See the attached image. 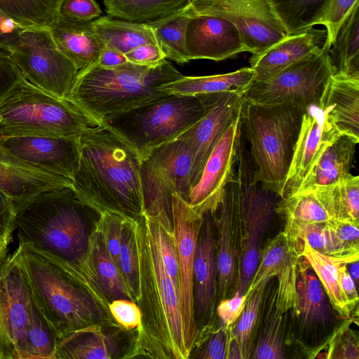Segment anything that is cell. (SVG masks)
Wrapping results in <instances>:
<instances>
[{
    "mask_svg": "<svg viewBox=\"0 0 359 359\" xmlns=\"http://www.w3.org/2000/svg\"><path fill=\"white\" fill-rule=\"evenodd\" d=\"M79 165L72 188L102 211L137 219L144 212L137 151L103 123L79 137Z\"/></svg>",
    "mask_w": 359,
    "mask_h": 359,
    "instance_id": "obj_1",
    "label": "cell"
},
{
    "mask_svg": "<svg viewBox=\"0 0 359 359\" xmlns=\"http://www.w3.org/2000/svg\"><path fill=\"white\" fill-rule=\"evenodd\" d=\"M14 252L27 291L57 340L104 319L100 303L71 264L29 243L19 242Z\"/></svg>",
    "mask_w": 359,
    "mask_h": 359,
    "instance_id": "obj_2",
    "label": "cell"
},
{
    "mask_svg": "<svg viewBox=\"0 0 359 359\" xmlns=\"http://www.w3.org/2000/svg\"><path fill=\"white\" fill-rule=\"evenodd\" d=\"M136 240L142 313L137 342L155 358L187 359L179 292L143 215L137 219Z\"/></svg>",
    "mask_w": 359,
    "mask_h": 359,
    "instance_id": "obj_3",
    "label": "cell"
},
{
    "mask_svg": "<svg viewBox=\"0 0 359 359\" xmlns=\"http://www.w3.org/2000/svg\"><path fill=\"white\" fill-rule=\"evenodd\" d=\"M93 209L72 187L43 191L15 212L18 241L76 264L87 252L88 219Z\"/></svg>",
    "mask_w": 359,
    "mask_h": 359,
    "instance_id": "obj_4",
    "label": "cell"
},
{
    "mask_svg": "<svg viewBox=\"0 0 359 359\" xmlns=\"http://www.w3.org/2000/svg\"><path fill=\"white\" fill-rule=\"evenodd\" d=\"M183 76L167 59L153 66L127 62L116 67L102 68L93 64L79 71L69 98L102 121L167 94L161 87Z\"/></svg>",
    "mask_w": 359,
    "mask_h": 359,
    "instance_id": "obj_5",
    "label": "cell"
},
{
    "mask_svg": "<svg viewBox=\"0 0 359 359\" xmlns=\"http://www.w3.org/2000/svg\"><path fill=\"white\" fill-rule=\"evenodd\" d=\"M306 110L285 104H258L244 99L243 127L250 143L254 180L280 198Z\"/></svg>",
    "mask_w": 359,
    "mask_h": 359,
    "instance_id": "obj_6",
    "label": "cell"
},
{
    "mask_svg": "<svg viewBox=\"0 0 359 359\" xmlns=\"http://www.w3.org/2000/svg\"><path fill=\"white\" fill-rule=\"evenodd\" d=\"M102 123L69 98L48 93L23 77L0 102V136L79 138Z\"/></svg>",
    "mask_w": 359,
    "mask_h": 359,
    "instance_id": "obj_7",
    "label": "cell"
},
{
    "mask_svg": "<svg viewBox=\"0 0 359 359\" xmlns=\"http://www.w3.org/2000/svg\"><path fill=\"white\" fill-rule=\"evenodd\" d=\"M206 93L163 96L110 115L102 122L124 139L141 158L154 148L170 142L204 116Z\"/></svg>",
    "mask_w": 359,
    "mask_h": 359,
    "instance_id": "obj_8",
    "label": "cell"
},
{
    "mask_svg": "<svg viewBox=\"0 0 359 359\" xmlns=\"http://www.w3.org/2000/svg\"><path fill=\"white\" fill-rule=\"evenodd\" d=\"M191 165L189 149L178 137L142 157L140 176L144 212L161 223L172 224V195L188 202Z\"/></svg>",
    "mask_w": 359,
    "mask_h": 359,
    "instance_id": "obj_9",
    "label": "cell"
},
{
    "mask_svg": "<svg viewBox=\"0 0 359 359\" xmlns=\"http://www.w3.org/2000/svg\"><path fill=\"white\" fill-rule=\"evenodd\" d=\"M333 68L323 46L317 52L296 62L263 81H252L244 99L262 105L291 104L307 109L320 107Z\"/></svg>",
    "mask_w": 359,
    "mask_h": 359,
    "instance_id": "obj_10",
    "label": "cell"
},
{
    "mask_svg": "<svg viewBox=\"0 0 359 359\" xmlns=\"http://www.w3.org/2000/svg\"><path fill=\"white\" fill-rule=\"evenodd\" d=\"M241 139L236 161L237 177L243 190L242 219L239 234L238 279L235 292L245 294L259 264L263 238L276 212L269 191L258 188L254 165Z\"/></svg>",
    "mask_w": 359,
    "mask_h": 359,
    "instance_id": "obj_11",
    "label": "cell"
},
{
    "mask_svg": "<svg viewBox=\"0 0 359 359\" xmlns=\"http://www.w3.org/2000/svg\"><path fill=\"white\" fill-rule=\"evenodd\" d=\"M22 77L55 96L69 98L79 70L57 47L49 28H25L9 49Z\"/></svg>",
    "mask_w": 359,
    "mask_h": 359,
    "instance_id": "obj_12",
    "label": "cell"
},
{
    "mask_svg": "<svg viewBox=\"0 0 359 359\" xmlns=\"http://www.w3.org/2000/svg\"><path fill=\"white\" fill-rule=\"evenodd\" d=\"M184 11L190 16L212 15L229 20L252 55L264 53L287 36L268 0H191Z\"/></svg>",
    "mask_w": 359,
    "mask_h": 359,
    "instance_id": "obj_13",
    "label": "cell"
},
{
    "mask_svg": "<svg viewBox=\"0 0 359 359\" xmlns=\"http://www.w3.org/2000/svg\"><path fill=\"white\" fill-rule=\"evenodd\" d=\"M172 220L178 257L179 299L184 342L190 356L199 337L196 321L194 261L203 215L196 212L187 201L174 194Z\"/></svg>",
    "mask_w": 359,
    "mask_h": 359,
    "instance_id": "obj_14",
    "label": "cell"
},
{
    "mask_svg": "<svg viewBox=\"0 0 359 359\" xmlns=\"http://www.w3.org/2000/svg\"><path fill=\"white\" fill-rule=\"evenodd\" d=\"M29 295L15 252L0 264V359H29Z\"/></svg>",
    "mask_w": 359,
    "mask_h": 359,
    "instance_id": "obj_15",
    "label": "cell"
},
{
    "mask_svg": "<svg viewBox=\"0 0 359 359\" xmlns=\"http://www.w3.org/2000/svg\"><path fill=\"white\" fill-rule=\"evenodd\" d=\"M244 90L206 93L208 110L194 126L177 137L188 146L192 158L190 184L199 181L211 151L233 121L242 112Z\"/></svg>",
    "mask_w": 359,
    "mask_h": 359,
    "instance_id": "obj_16",
    "label": "cell"
},
{
    "mask_svg": "<svg viewBox=\"0 0 359 359\" xmlns=\"http://www.w3.org/2000/svg\"><path fill=\"white\" fill-rule=\"evenodd\" d=\"M243 190L236 172L226 187L215 217L217 286L215 300L229 298L236 292L238 279L239 230L242 219Z\"/></svg>",
    "mask_w": 359,
    "mask_h": 359,
    "instance_id": "obj_17",
    "label": "cell"
},
{
    "mask_svg": "<svg viewBox=\"0 0 359 359\" xmlns=\"http://www.w3.org/2000/svg\"><path fill=\"white\" fill-rule=\"evenodd\" d=\"M243 132L242 112L229 125L211 151L188 203L198 212H214L234 175Z\"/></svg>",
    "mask_w": 359,
    "mask_h": 359,
    "instance_id": "obj_18",
    "label": "cell"
},
{
    "mask_svg": "<svg viewBox=\"0 0 359 359\" xmlns=\"http://www.w3.org/2000/svg\"><path fill=\"white\" fill-rule=\"evenodd\" d=\"M78 139L46 135L0 136V148L22 161L72 179L79 165Z\"/></svg>",
    "mask_w": 359,
    "mask_h": 359,
    "instance_id": "obj_19",
    "label": "cell"
},
{
    "mask_svg": "<svg viewBox=\"0 0 359 359\" xmlns=\"http://www.w3.org/2000/svg\"><path fill=\"white\" fill-rule=\"evenodd\" d=\"M340 135L325 111L316 106H311L305 111L283 198L297 192L322 153Z\"/></svg>",
    "mask_w": 359,
    "mask_h": 359,
    "instance_id": "obj_20",
    "label": "cell"
},
{
    "mask_svg": "<svg viewBox=\"0 0 359 359\" xmlns=\"http://www.w3.org/2000/svg\"><path fill=\"white\" fill-rule=\"evenodd\" d=\"M249 52L238 28L217 16H191L186 32L185 53L188 62L208 59L221 61Z\"/></svg>",
    "mask_w": 359,
    "mask_h": 359,
    "instance_id": "obj_21",
    "label": "cell"
},
{
    "mask_svg": "<svg viewBox=\"0 0 359 359\" xmlns=\"http://www.w3.org/2000/svg\"><path fill=\"white\" fill-rule=\"evenodd\" d=\"M301 255L292 248L283 231L267 242L262 250L259 261L245 295L250 293L265 278H277L275 290L276 309L283 314L293 310L298 259Z\"/></svg>",
    "mask_w": 359,
    "mask_h": 359,
    "instance_id": "obj_22",
    "label": "cell"
},
{
    "mask_svg": "<svg viewBox=\"0 0 359 359\" xmlns=\"http://www.w3.org/2000/svg\"><path fill=\"white\" fill-rule=\"evenodd\" d=\"M72 186V179L22 161L0 148V190L11 201L15 214L43 191Z\"/></svg>",
    "mask_w": 359,
    "mask_h": 359,
    "instance_id": "obj_23",
    "label": "cell"
},
{
    "mask_svg": "<svg viewBox=\"0 0 359 359\" xmlns=\"http://www.w3.org/2000/svg\"><path fill=\"white\" fill-rule=\"evenodd\" d=\"M211 217L210 212L203 215L194 261L195 311L201 324L212 316L217 290L216 241Z\"/></svg>",
    "mask_w": 359,
    "mask_h": 359,
    "instance_id": "obj_24",
    "label": "cell"
},
{
    "mask_svg": "<svg viewBox=\"0 0 359 359\" xmlns=\"http://www.w3.org/2000/svg\"><path fill=\"white\" fill-rule=\"evenodd\" d=\"M326 40V31L310 29L302 34L287 36L264 53L250 58L255 73L252 81H263L296 62L317 52Z\"/></svg>",
    "mask_w": 359,
    "mask_h": 359,
    "instance_id": "obj_25",
    "label": "cell"
},
{
    "mask_svg": "<svg viewBox=\"0 0 359 359\" xmlns=\"http://www.w3.org/2000/svg\"><path fill=\"white\" fill-rule=\"evenodd\" d=\"M49 29L59 49L79 71L96 63L104 44L92 22L76 21L60 15Z\"/></svg>",
    "mask_w": 359,
    "mask_h": 359,
    "instance_id": "obj_26",
    "label": "cell"
},
{
    "mask_svg": "<svg viewBox=\"0 0 359 359\" xmlns=\"http://www.w3.org/2000/svg\"><path fill=\"white\" fill-rule=\"evenodd\" d=\"M320 108L340 134L359 139V81L332 76Z\"/></svg>",
    "mask_w": 359,
    "mask_h": 359,
    "instance_id": "obj_27",
    "label": "cell"
},
{
    "mask_svg": "<svg viewBox=\"0 0 359 359\" xmlns=\"http://www.w3.org/2000/svg\"><path fill=\"white\" fill-rule=\"evenodd\" d=\"M359 139L341 134L322 153L299 191L313 190L349 177Z\"/></svg>",
    "mask_w": 359,
    "mask_h": 359,
    "instance_id": "obj_28",
    "label": "cell"
},
{
    "mask_svg": "<svg viewBox=\"0 0 359 359\" xmlns=\"http://www.w3.org/2000/svg\"><path fill=\"white\" fill-rule=\"evenodd\" d=\"M297 269L294 314L304 327L326 325L330 319V309L320 280L302 255Z\"/></svg>",
    "mask_w": 359,
    "mask_h": 359,
    "instance_id": "obj_29",
    "label": "cell"
},
{
    "mask_svg": "<svg viewBox=\"0 0 359 359\" xmlns=\"http://www.w3.org/2000/svg\"><path fill=\"white\" fill-rule=\"evenodd\" d=\"M116 337L104 333L99 325L74 331L57 340L53 359H107L116 357Z\"/></svg>",
    "mask_w": 359,
    "mask_h": 359,
    "instance_id": "obj_30",
    "label": "cell"
},
{
    "mask_svg": "<svg viewBox=\"0 0 359 359\" xmlns=\"http://www.w3.org/2000/svg\"><path fill=\"white\" fill-rule=\"evenodd\" d=\"M359 4L345 19L327 49L334 76L359 81Z\"/></svg>",
    "mask_w": 359,
    "mask_h": 359,
    "instance_id": "obj_31",
    "label": "cell"
},
{
    "mask_svg": "<svg viewBox=\"0 0 359 359\" xmlns=\"http://www.w3.org/2000/svg\"><path fill=\"white\" fill-rule=\"evenodd\" d=\"M95 227L88 237L86 257L100 289L111 302L117 299L133 301L118 266L109 254L100 231Z\"/></svg>",
    "mask_w": 359,
    "mask_h": 359,
    "instance_id": "obj_32",
    "label": "cell"
},
{
    "mask_svg": "<svg viewBox=\"0 0 359 359\" xmlns=\"http://www.w3.org/2000/svg\"><path fill=\"white\" fill-rule=\"evenodd\" d=\"M91 22L104 46L123 54L143 44L158 45L150 23L133 22L109 15L100 16Z\"/></svg>",
    "mask_w": 359,
    "mask_h": 359,
    "instance_id": "obj_33",
    "label": "cell"
},
{
    "mask_svg": "<svg viewBox=\"0 0 359 359\" xmlns=\"http://www.w3.org/2000/svg\"><path fill=\"white\" fill-rule=\"evenodd\" d=\"M255 71L250 67L217 75L188 76L163 85L161 90L166 93L183 95L218 93L233 89L245 91L254 80Z\"/></svg>",
    "mask_w": 359,
    "mask_h": 359,
    "instance_id": "obj_34",
    "label": "cell"
},
{
    "mask_svg": "<svg viewBox=\"0 0 359 359\" xmlns=\"http://www.w3.org/2000/svg\"><path fill=\"white\" fill-rule=\"evenodd\" d=\"M276 212L285 222L283 231L287 238L304 226L334 220L313 190L299 191L281 199Z\"/></svg>",
    "mask_w": 359,
    "mask_h": 359,
    "instance_id": "obj_35",
    "label": "cell"
},
{
    "mask_svg": "<svg viewBox=\"0 0 359 359\" xmlns=\"http://www.w3.org/2000/svg\"><path fill=\"white\" fill-rule=\"evenodd\" d=\"M191 0H104L107 15L137 23H150L173 15Z\"/></svg>",
    "mask_w": 359,
    "mask_h": 359,
    "instance_id": "obj_36",
    "label": "cell"
},
{
    "mask_svg": "<svg viewBox=\"0 0 359 359\" xmlns=\"http://www.w3.org/2000/svg\"><path fill=\"white\" fill-rule=\"evenodd\" d=\"M301 255L307 260L313 269L332 307L341 316L349 317L353 308L340 283L341 271L347 264L323 255L305 243H303Z\"/></svg>",
    "mask_w": 359,
    "mask_h": 359,
    "instance_id": "obj_37",
    "label": "cell"
},
{
    "mask_svg": "<svg viewBox=\"0 0 359 359\" xmlns=\"http://www.w3.org/2000/svg\"><path fill=\"white\" fill-rule=\"evenodd\" d=\"M287 36L308 31L321 21L329 0H268Z\"/></svg>",
    "mask_w": 359,
    "mask_h": 359,
    "instance_id": "obj_38",
    "label": "cell"
},
{
    "mask_svg": "<svg viewBox=\"0 0 359 359\" xmlns=\"http://www.w3.org/2000/svg\"><path fill=\"white\" fill-rule=\"evenodd\" d=\"M313 191L334 219L359 222L358 176L351 175Z\"/></svg>",
    "mask_w": 359,
    "mask_h": 359,
    "instance_id": "obj_39",
    "label": "cell"
},
{
    "mask_svg": "<svg viewBox=\"0 0 359 359\" xmlns=\"http://www.w3.org/2000/svg\"><path fill=\"white\" fill-rule=\"evenodd\" d=\"M287 238L290 245L300 255L305 243L317 252L347 264L358 261L359 258L345 248L330 222L304 226Z\"/></svg>",
    "mask_w": 359,
    "mask_h": 359,
    "instance_id": "obj_40",
    "label": "cell"
},
{
    "mask_svg": "<svg viewBox=\"0 0 359 359\" xmlns=\"http://www.w3.org/2000/svg\"><path fill=\"white\" fill-rule=\"evenodd\" d=\"M64 0H0V11L25 28H49Z\"/></svg>",
    "mask_w": 359,
    "mask_h": 359,
    "instance_id": "obj_41",
    "label": "cell"
},
{
    "mask_svg": "<svg viewBox=\"0 0 359 359\" xmlns=\"http://www.w3.org/2000/svg\"><path fill=\"white\" fill-rule=\"evenodd\" d=\"M272 278H265L248 294L239 318L229 327V337L237 344L242 359L251 358L259 316L266 285Z\"/></svg>",
    "mask_w": 359,
    "mask_h": 359,
    "instance_id": "obj_42",
    "label": "cell"
},
{
    "mask_svg": "<svg viewBox=\"0 0 359 359\" xmlns=\"http://www.w3.org/2000/svg\"><path fill=\"white\" fill-rule=\"evenodd\" d=\"M184 9L173 15L150 22L165 58L178 64L188 62L185 40L187 27L191 16L186 14Z\"/></svg>",
    "mask_w": 359,
    "mask_h": 359,
    "instance_id": "obj_43",
    "label": "cell"
},
{
    "mask_svg": "<svg viewBox=\"0 0 359 359\" xmlns=\"http://www.w3.org/2000/svg\"><path fill=\"white\" fill-rule=\"evenodd\" d=\"M136 226L137 219L125 217L118 255L119 270L135 302L140 297Z\"/></svg>",
    "mask_w": 359,
    "mask_h": 359,
    "instance_id": "obj_44",
    "label": "cell"
},
{
    "mask_svg": "<svg viewBox=\"0 0 359 359\" xmlns=\"http://www.w3.org/2000/svg\"><path fill=\"white\" fill-rule=\"evenodd\" d=\"M27 313V342L29 359H53L57 338L33 304L29 295Z\"/></svg>",
    "mask_w": 359,
    "mask_h": 359,
    "instance_id": "obj_45",
    "label": "cell"
},
{
    "mask_svg": "<svg viewBox=\"0 0 359 359\" xmlns=\"http://www.w3.org/2000/svg\"><path fill=\"white\" fill-rule=\"evenodd\" d=\"M275 295L273 292L264 318L262 335L251 356L254 359L284 358L283 313L276 309Z\"/></svg>",
    "mask_w": 359,
    "mask_h": 359,
    "instance_id": "obj_46",
    "label": "cell"
},
{
    "mask_svg": "<svg viewBox=\"0 0 359 359\" xmlns=\"http://www.w3.org/2000/svg\"><path fill=\"white\" fill-rule=\"evenodd\" d=\"M142 215L156 241L165 269L179 292L178 257L172 224H162L144 212Z\"/></svg>",
    "mask_w": 359,
    "mask_h": 359,
    "instance_id": "obj_47",
    "label": "cell"
},
{
    "mask_svg": "<svg viewBox=\"0 0 359 359\" xmlns=\"http://www.w3.org/2000/svg\"><path fill=\"white\" fill-rule=\"evenodd\" d=\"M125 217L112 211H102L95 224L109 254L118 266Z\"/></svg>",
    "mask_w": 359,
    "mask_h": 359,
    "instance_id": "obj_48",
    "label": "cell"
},
{
    "mask_svg": "<svg viewBox=\"0 0 359 359\" xmlns=\"http://www.w3.org/2000/svg\"><path fill=\"white\" fill-rule=\"evenodd\" d=\"M358 4L359 0H329L319 24L326 28V40L323 44L326 49L332 44L339 27Z\"/></svg>",
    "mask_w": 359,
    "mask_h": 359,
    "instance_id": "obj_49",
    "label": "cell"
},
{
    "mask_svg": "<svg viewBox=\"0 0 359 359\" xmlns=\"http://www.w3.org/2000/svg\"><path fill=\"white\" fill-rule=\"evenodd\" d=\"M346 325L341 327L330 340L327 358H359L358 339L348 325Z\"/></svg>",
    "mask_w": 359,
    "mask_h": 359,
    "instance_id": "obj_50",
    "label": "cell"
},
{
    "mask_svg": "<svg viewBox=\"0 0 359 359\" xmlns=\"http://www.w3.org/2000/svg\"><path fill=\"white\" fill-rule=\"evenodd\" d=\"M109 310L115 321L125 329L137 328L142 323V311L133 301L126 299H114L109 304Z\"/></svg>",
    "mask_w": 359,
    "mask_h": 359,
    "instance_id": "obj_51",
    "label": "cell"
},
{
    "mask_svg": "<svg viewBox=\"0 0 359 359\" xmlns=\"http://www.w3.org/2000/svg\"><path fill=\"white\" fill-rule=\"evenodd\" d=\"M60 14L72 20L91 22L100 17L102 10L95 0H64Z\"/></svg>",
    "mask_w": 359,
    "mask_h": 359,
    "instance_id": "obj_52",
    "label": "cell"
},
{
    "mask_svg": "<svg viewBox=\"0 0 359 359\" xmlns=\"http://www.w3.org/2000/svg\"><path fill=\"white\" fill-rule=\"evenodd\" d=\"M224 326L215 331L208 338L197 358L201 359H226L229 331Z\"/></svg>",
    "mask_w": 359,
    "mask_h": 359,
    "instance_id": "obj_53",
    "label": "cell"
},
{
    "mask_svg": "<svg viewBox=\"0 0 359 359\" xmlns=\"http://www.w3.org/2000/svg\"><path fill=\"white\" fill-rule=\"evenodd\" d=\"M22 77L10 51L0 48V102Z\"/></svg>",
    "mask_w": 359,
    "mask_h": 359,
    "instance_id": "obj_54",
    "label": "cell"
},
{
    "mask_svg": "<svg viewBox=\"0 0 359 359\" xmlns=\"http://www.w3.org/2000/svg\"><path fill=\"white\" fill-rule=\"evenodd\" d=\"M246 295L235 292L229 298L221 299L217 312L222 325L230 327L239 318L246 301Z\"/></svg>",
    "mask_w": 359,
    "mask_h": 359,
    "instance_id": "obj_55",
    "label": "cell"
},
{
    "mask_svg": "<svg viewBox=\"0 0 359 359\" xmlns=\"http://www.w3.org/2000/svg\"><path fill=\"white\" fill-rule=\"evenodd\" d=\"M330 224L345 248L352 255L359 257V222L334 219Z\"/></svg>",
    "mask_w": 359,
    "mask_h": 359,
    "instance_id": "obj_56",
    "label": "cell"
},
{
    "mask_svg": "<svg viewBox=\"0 0 359 359\" xmlns=\"http://www.w3.org/2000/svg\"><path fill=\"white\" fill-rule=\"evenodd\" d=\"M128 61L140 65L153 66L166 59L157 44L146 43L136 47L125 54Z\"/></svg>",
    "mask_w": 359,
    "mask_h": 359,
    "instance_id": "obj_57",
    "label": "cell"
},
{
    "mask_svg": "<svg viewBox=\"0 0 359 359\" xmlns=\"http://www.w3.org/2000/svg\"><path fill=\"white\" fill-rule=\"evenodd\" d=\"M24 29L0 11V48L9 50Z\"/></svg>",
    "mask_w": 359,
    "mask_h": 359,
    "instance_id": "obj_58",
    "label": "cell"
},
{
    "mask_svg": "<svg viewBox=\"0 0 359 359\" xmlns=\"http://www.w3.org/2000/svg\"><path fill=\"white\" fill-rule=\"evenodd\" d=\"M15 210L8 196L0 190V235L13 233L15 229Z\"/></svg>",
    "mask_w": 359,
    "mask_h": 359,
    "instance_id": "obj_59",
    "label": "cell"
},
{
    "mask_svg": "<svg viewBox=\"0 0 359 359\" xmlns=\"http://www.w3.org/2000/svg\"><path fill=\"white\" fill-rule=\"evenodd\" d=\"M128 62L125 54L104 46L99 58L96 62L97 66L102 68H113Z\"/></svg>",
    "mask_w": 359,
    "mask_h": 359,
    "instance_id": "obj_60",
    "label": "cell"
},
{
    "mask_svg": "<svg viewBox=\"0 0 359 359\" xmlns=\"http://www.w3.org/2000/svg\"><path fill=\"white\" fill-rule=\"evenodd\" d=\"M347 265L343 266L340 274V283L341 288L353 309L358 303L357 287L353 278L348 273Z\"/></svg>",
    "mask_w": 359,
    "mask_h": 359,
    "instance_id": "obj_61",
    "label": "cell"
},
{
    "mask_svg": "<svg viewBox=\"0 0 359 359\" xmlns=\"http://www.w3.org/2000/svg\"><path fill=\"white\" fill-rule=\"evenodd\" d=\"M13 233L0 235V264H2L8 256V246L12 242Z\"/></svg>",
    "mask_w": 359,
    "mask_h": 359,
    "instance_id": "obj_62",
    "label": "cell"
},
{
    "mask_svg": "<svg viewBox=\"0 0 359 359\" xmlns=\"http://www.w3.org/2000/svg\"><path fill=\"white\" fill-rule=\"evenodd\" d=\"M351 267L349 269L348 273L353 278L355 283L356 287L358 285L359 280V263L358 260L350 263Z\"/></svg>",
    "mask_w": 359,
    "mask_h": 359,
    "instance_id": "obj_63",
    "label": "cell"
}]
</instances>
